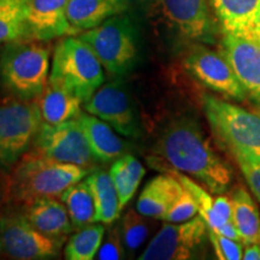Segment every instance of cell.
<instances>
[{
	"instance_id": "cell-17",
	"label": "cell",
	"mask_w": 260,
	"mask_h": 260,
	"mask_svg": "<svg viewBox=\"0 0 260 260\" xmlns=\"http://www.w3.org/2000/svg\"><path fill=\"white\" fill-rule=\"evenodd\" d=\"M23 206L24 216L45 235L65 240L75 230L67 207L57 198H42Z\"/></svg>"
},
{
	"instance_id": "cell-23",
	"label": "cell",
	"mask_w": 260,
	"mask_h": 260,
	"mask_svg": "<svg viewBox=\"0 0 260 260\" xmlns=\"http://www.w3.org/2000/svg\"><path fill=\"white\" fill-rule=\"evenodd\" d=\"M233 223L245 246L260 243V212L251 194L239 187L232 195Z\"/></svg>"
},
{
	"instance_id": "cell-22",
	"label": "cell",
	"mask_w": 260,
	"mask_h": 260,
	"mask_svg": "<svg viewBox=\"0 0 260 260\" xmlns=\"http://www.w3.org/2000/svg\"><path fill=\"white\" fill-rule=\"evenodd\" d=\"M95 205V223L112 224L118 219L122 207L110 171L95 170L87 176Z\"/></svg>"
},
{
	"instance_id": "cell-30",
	"label": "cell",
	"mask_w": 260,
	"mask_h": 260,
	"mask_svg": "<svg viewBox=\"0 0 260 260\" xmlns=\"http://www.w3.org/2000/svg\"><path fill=\"white\" fill-rule=\"evenodd\" d=\"M198 214H199V207H198L197 201L193 194L183 186V190L168 210L162 220L169 223H181L193 218Z\"/></svg>"
},
{
	"instance_id": "cell-20",
	"label": "cell",
	"mask_w": 260,
	"mask_h": 260,
	"mask_svg": "<svg viewBox=\"0 0 260 260\" xmlns=\"http://www.w3.org/2000/svg\"><path fill=\"white\" fill-rule=\"evenodd\" d=\"M128 3L121 0H69L67 16L79 34L98 27L112 16L122 14Z\"/></svg>"
},
{
	"instance_id": "cell-13",
	"label": "cell",
	"mask_w": 260,
	"mask_h": 260,
	"mask_svg": "<svg viewBox=\"0 0 260 260\" xmlns=\"http://www.w3.org/2000/svg\"><path fill=\"white\" fill-rule=\"evenodd\" d=\"M162 16L172 28L191 41L213 42L217 35L210 0H159Z\"/></svg>"
},
{
	"instance_id": "cell-24",
	"label": "cell",
	"mask_w": 260,
	"mask_h": 260,
	"mask_svg": "<svg viewBox=\"0 0 260 260\" xmlns=\"http://www.w3.org/2000/svg\"><path fill=\"white\" fill-rule=\"evenodd\" d=\"M29 0H0V45L31 40L27 12Z\"/></svg>"
},
{
	"instance_id": "cell-11",
	"label": "cell",
	"mask_w": 260,
	"mask_h": 260,
	"mask_svg": "<svg viewBox=\"0 0 260 260\" xmlns=\"http://www.w3.org/2000/svg\"><path fill=\"white\" fill-rule=\"evenodd\" d=\"M183 64L191 76L213 92L237 102L247 99L246 90L232 64L220 51L194 45L184 56Z\"/></svg>"
},
{
	"instance_id": "cell-25",
	"label": "cell",
	"mask_w": 260,
	"mask_h": 260,
	"mask_svg": "<svg viewBox=\"0 0 260 260\" xmlns=\"http://www.w3.org/2000/svg\"><path fill=\"white\" fill-rule=\"evenodd\" d=\"M60 201L67 207L74 229L95 222V205L92 190L86 180L73 184L60 195Z\"/></svg>"
},
{
	"instance_id": "cell-34",
	"label": "cell",
	"mask_w": 260,
	"mask_h": 260,
	"mask_svg": "<svg viewBox=\"0 0 260 260\" xmlns=\"http://www.w3.org/2000/svg\"><path fill=\"white\" fill-rule=\"evenodd\" d=\"M214 209L217 210V212L225 218L226 220L233 222V204L232 199L225 197V195L218 194V197L214 198Z\"/></svg>"
},
{
	"instance_id": "cell-31",
	"label": "cell",
	"mask_w": 260,
	"mask_h": 260,
	"mask_svg": "<svg viewBox=\"0 0 260 260\" xmlns=\"http://www.w3.org/2000/svg\"><path fill=\"white\" fill-rule=\"evenodd\" d=\"M209 240L217 258L220 260H240L243 256V243L230 239L209 226Z\"/></svg>"
},
{
	"instance_id": "cell-10",
	"label": "cell",
	"mask_w": 260,
	"mask_h": 260,
	"mask_svg": "<svg viewBox=\"0 0 260 260\" xmlns=\"http://www.w3.org/2000/svg\"><path fill=\"white\" fill-rule=\"evenodd\" d=\"M30 148L44 157L89 170L95 161L77 118L59 124L42 122Z\"/></svg>"
},
{
	"instance_id": "cell-36",
	"label": "cell",
	"mask_w": 260,
	"mask_h": 260,
	"mask_svg": "<svg viewBox=\"0 0 260 260\" xmlns=\"http://www.w3.org/2000/svg\"><path fill=\"white\" fill-rule=\"evenodd\" d=\"M247 39H251V40H254L260 44V11L259 14L256 15L254 23H253L252 29L251 31H249V35Z\"/></svg>"
},
{
	"instance_id": "cell-4",
	"label": "cell",
	"mask_w": 260,
	"mask_h": 260,
	"mask_svg": "<svg viewBox=\"0 0 260 260\" xmlns=\"http://www.w3.org/2000/svg\"><path fill=\"white\" fill-rule=\"evenodd\" d=\"M203 105L213 135L236 161L259 162L260 115L212 95Z\"/></svg>"
},
{
	"instance_id": "cell-38",
	"label": "cell",
	"mask_w": 260,
	"mask_h": 260,
	"mask_svg": "<svg viewBox=\"0 0 260 260\" xmlns=\"http://www.w3.org/2000/svg\"><path fill=\"white\" fill-rule=\"evenodd\" d=\"M121 2H124V3H128V2H130V0H121Z\"/></svg>"
},
{
	"instance_id": "cell-16",
	"label": "cell",
	"mask_w": 260,
	"mask_h": 260,
	"mask_svg": "<svg viewBox=\"0 0 260 260\" xmlns=\"http://www.w3.org/2000/svg\"><path fill=\"white\" fill-rule=\"evenodd\" d=\"M81 128L86 134L95 161L111 162L121 158L128 151V144L116 135L111 125L99 117L82 112L77 117Z\"/></svg>"
},
{
	"instance_id": "cell-1",
	"label": "cell",
	"mask_w": 260,
	"mask_h": 260,
	"mask_svg": "<svg viewBox=\"0 0 260 260\" xmlns=\"http://www.w3.org/2000/svg\"><path fill=\"white\" fill-rule=\"evenodd\" d=\"M154 151L174 170L191 177L210 193L223 194L232 186V168L194 119L171 122L161 133Z\"/></svg>"
},
{
	"instance_id": "cell-37",
	"label": "cell",
	"mask_w": 260,
	"mask_h": 260,
	"mask_svg": "<svg viewBox=\"0 0 260 260\" xmlns=\"http://www.w3.org/2000/svg\"><path fill=\"white\" fill-rule=\"evenodd\" d=\"M3 198H4V195H3V190L2 188H0V207H2V204H3Z\"/></svg>"
},
{
	"instance_id": "cell-18",
	"label": "cell",
	"mask_w": 260,
	"mask_h": 260,
	"mask_svg": "<svg viewBox=\"0 0 260 260\" xmlns=\"http://www.w3.org/2000/svg\"><path fill=\"white\" fill-rule=\"evenodd\" d=\"M182 190L183 184L170 172L158 175L142 189L136 210L147 217L162 219Z\"/></svg>"
},
{
	"instance_id": "cell-28",
	"label": "cell",
	"mask_w": 260,
	"mask_h": 260,
	"mask_svg": "<svg viewBox=\"0 0 260 260\" xmlns=\"http://www.w3.org/2000/svg\"><path fill=\"white\" fill-rule=\"evenodd\" d=\"M165 171L170 172L175 177H177L181 183L193 194L194 199L198 204V207H199V214L205 219V222L207 223V225L211 229L220 233L223 230V228L230 223V220H226L222 214H219L217 212V210L214 209V198L211 197V194L206 188H204L200 183H198L191 177L182 174L180 171L174 170V169H170V170L167 169Z\"/></svg>"
},
{
	"instance_id": "cell-35",
	"label": "cell",
	"mask_w": 260,
	"mask_h": 260,
	"mask_svg": "<svg viewBox=\"0 0 260 260\" xmlns=\"http://www.w3.org/2000/svg\"><path fill=\"white\" fill-rule=\"evenodd\" d=\"M242 259L245 260H260V243H252L247 245L243 251Z\"/></svg>"
},
{
	"instance_id": "cell-7",
	"label": "cell",
	"mask_w": 260,
	"mask_h": 260,
	"mask_svg": "<svg viewBox=\"0 0 260 260\" xmlns=\"http://www.w3.org/2000/svg\"><path fill=\"white\" fill-rule=\"evenodd\" d=\"M41 123L38 103L0 105V172H11L30 149Z\"/></svg>"
},
{
	"instance_id": "cell-29",
	"label": "cell",
	"mask_w": 260,
	"mask_h": 260,
	"mask_svg": "<svg viewBox=\"0 0 260 260\" xmlns=\"http://www.w3.org/2000/svg\"><path fill=\"white\" fill-rule=\"evenodd\" d=\"M152 217L141 214L138 210L129 209L121 222V234L124 247L129 252H134L147 239L155 223Z\"/></svg>"
},
{
	"instance_id": "cell-33",
	"label": "cell",
	"mask_w": 260,
	"mask_h": 260,
	"mask_svg": "<svg viewBox=\"0 0 260 260\" xmlns=\"http://www.w3.org/2000/svg\"><path fill=\"white\" fill-rule=\"evenodd\" d=\"M239 165L252 193L260 203V161L239 162Z\"/></svg>"
},
{
	"instance_id": "cell-32",
	"label": "cell",
	"mask_w": 260,
	"mask_h": 260,
	"mask_svg": "<svg viewBox=\"0 0 260 260\" xmlns=\"http://www.w3.org/2000/svg\"><path fill=\"white\" fill-rule=\"evenodd\" d=\"M96 259L118 260L124 258V243H123L121 229L117 225L110 228L105 241L102 243L96 253Z\"/></svg>"
},
{
	"instance_id": "cell-12",
	"label": "cell",
	"mask_w": 260,
	"mask_h": 260,
	"mask_svg": "<svg viewBox=\"0 0 260 260\" xmlns=\"http://www.w3.org/2000/svg\"><path fill=\"white\" fill-rule=\"evenodd\" d=\"M84 110L99 117L126 138H138L141 134L134 103L121 80L103 84L88 102L84 103Z\"/></svg>"
},
{
	"instance_id": "cell-26",
	"label": "cell",
	"mask_w": 260,
	"mask_h": 260,
	"mask_svg": "<svg viewBox=\"0 0 260 260\" xmlns=\"http://www.w3.org/2000/svg\"><path fill=\"white\" fill-rule=\"evenodd\" d=\"M145 174V168L142 167L139 159H136L132 154L125 153L113 161L112 167L110 169V175H111L117 191H118L122 209H124L129 201L133 199Z\"/></svg>"
},
{
	"instance_id": "cell-9",
	"label": "cell",
	"mask_w": 260,
	"mask_h": 260,
	"mask_svg": "<svg viewBox=\"0 0 260 260\" xmlns=\"http://www.w3.org/2000/svg\"><path fill=\"white\" fill-rule=\"evenodd\" d=\"M209 239V225L200 216L181 223H167L157 233L140 260H188L198 258Z\"/></svg>"
},
{
	"instance_id": "cell-3",
	"label": "cell",
	"mask_w": 260,
	"mask_h": 260,
	"mask_svg": "<svg viewBox=\"0 0 260 260\" xmlns=\"http://www.w3.org/2000/svg\"><path fill=\"white\" fill-rule=\"evenodd\" d=\"M41 42H8L0 52V83L18 100L38 99L48 83L50 48Z\"/></svg>"
},
{
	"instance_id": "cell-8",
	"label": "cell",
	"mask_w": 260,
	"mask_h": 260,
	"mask_svg": "<svg viewBox=\"0 0 260 260\" xmlns=\"http://www.w3.org/2000/svg\"><path fill=\"white\" fill-rule=\"evenodd\" d=\"M64 239L50 237L35 228L23 213L0 217V253L19 260H46L59 256Z\"/></svg>"
},
{
	"instance_id": "cell-5",
	"label": "cell",
	"mask_w": 260,
	"mask_h": 260,
	"mask_svg": "<svg viewBox=\"0 0 260 260\" xmlns=\"http://www.w3.org/2000/svg\"><path fill=\"white\" fill-rule=\"evenodd\" d=\"M103 64L94 51L80 37H68L54 48L48 82L59 84L83 104L103 86Z\"/></svg>"
},
{
	"instance_id": "cell-19",
	"label": "cell",
	"mask_w": 260,
	"mask_h": 260,
	"mask_svg": "<svg viewBox=\"0 0 260 260\" xmlns=\"http://www.w3.org/2000/svg\"><path fill=\"white\" fill-rule=\"evenodd\" d=\"M210 4L223 32L248 38L260 11V0H210Z\"/></svg>"
},
{
	"instance_id": "cell-27",
	"label": "cell",
	"mask_w": 260,
	"mask_h": 260,
	"mask_svg": "<svg viewBox=\"0 0 260 260\" xmlns=\"http://www.w3.org/2000/svg\"><path fill=\"white\" fill-rule=\"evenodd\" d=\"M105 236V226L103 224L90 223L77 229L70 237L64 248L65 259L68 260H92L102 246Z\"/></svg>"
},
{
	"instance_id": "cell-21",
	"label": "cell",
	"mask_w": 260,
	"mask_h": 260,
	"mask_svg": "<svg viewBox=\"0 0 260 260\" xmlns=\"http://www.w3.org/2000/svg\"><path fill=\"white\" fill-rule=\"evenodd\" d=\"M82 102L75 94L59 84L48 82L44 93L38 98L42 122L48 124L59 123L77 118L81 111Z\"/></svg>"
},
{
	"instance_id": "cell-6",
	"label": "cell",
	"mask_w": 260,
	"mask_h": 260,
	"mask_svg": "<svg viewBox=\"0 0 260 260\" xmlns=\"http://www.w3.org/2000/svg\"><path fill=\"white\" fill-rule=\"evenodd\" d=\"M79 37L89 45L107 73L129 74L139 59L138 30L129 16L116 15Z\"/></svg>"
},
{
	"instance_id": "cell-2",
	"label": "cell",
	"mask_w": 260,
	"mask_h": 260,
	"mask_svg": "<svg viewBox=\"0 0 260 260\" xmlns=\"http://www.w3.org/2000/svg\"><path fill=\"white\" fill-rule=\"evenodd\" d=\"M89 172V169L53 160L30 148L12 169L10 194L23 205L42 198H60L68 188L86 178Z\"/></svg>"
},
{
	"instance_id": "cell-15",
	"label": "cell",
	"mask_w": 260,
	"mask_h": 260,
	"mask_svg": "<svg viewBox=\"0 0 260 260\" xmlns=\"http://www.w3.org/2000/svg\"><path fill=\"white\" fill-rule=\"evenodd\" d=\"M69 0H29L27 22L31 40L50 41L77 31L67 16Z\"/></svg>"
},
{
	"instance_id": "cell-14",
	"label": "cell",
	"mask_w": 260,
	"mask_h": 260,
	"mask_svg": "<svg viewBox=\"0 0 260 260\" xmlns=\"http://www.w3.org/2000/svg\"><path fill=\"white\" fill-rule=\"evenodd\" d=\"M220 52L232 64L247 98L260 107V44L251 39L223 32Z\"/></svg>"
}]
</instances>
